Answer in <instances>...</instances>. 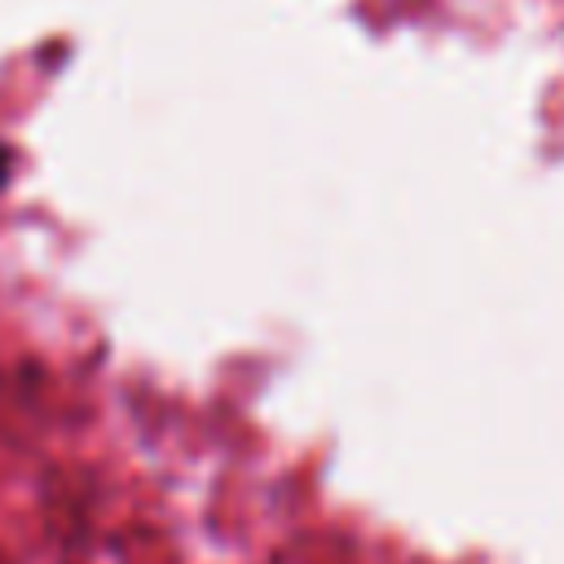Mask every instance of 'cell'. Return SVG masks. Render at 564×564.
Segmentation results:
<instances>
[{"mask_svg": "<svg viewBox=\"0 0 564 564\" xmlns=\"http://www.w3.org/2000/svg\"><path fill=\"white\" fill-rule=\"evenodd\" d=\"M4 172H9V154L0 150V181H4Z\"/></svg>", "mask_w": 564, "mask_h": 564, "instance_id": "6da1fadb", "label": "cell"}]
</instances>
